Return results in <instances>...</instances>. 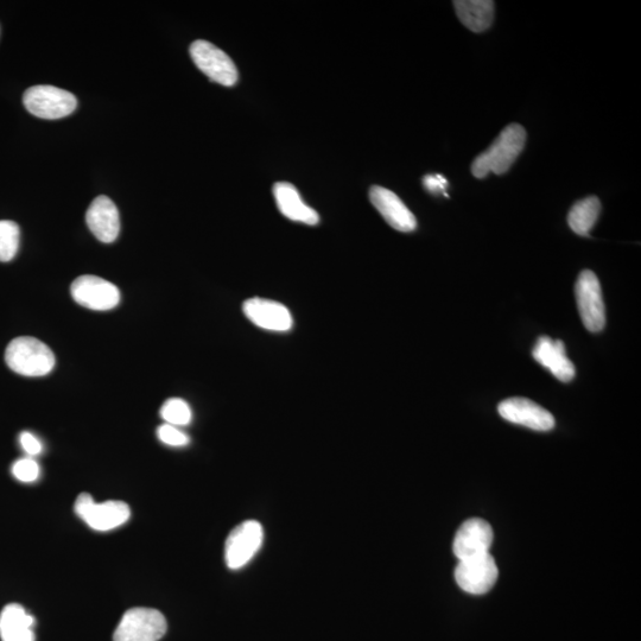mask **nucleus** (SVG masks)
Segmentation results:
<instances>
[{"instance_id": "1", "label": "nucleus", "mask_w": 641, "mask_h": 641, "mask_svg": "<svg viewBox=\"0 0 641 641\" xmlns=\"http://www.w3.org/2000/svg\"><path fill=\"white\" fill-rule=\"evenodd\" d=\"M526 131L523 126L511 124L507 126L484 154L475 158L472 173L478 179H485L488 174L503 175L516 162L520 152L524 150Z\"/></svg>"}, {"instance_id": "2", "label": "nucleus", "mask_w": 641, "mask_h": 641, "mask_svg": "<svg viewBox=\"0 0 641 641\" xmlns=\"http://www.w3.org/2000/svg\"><path fill=\"white\" fill-rule=\"evenodd\" d=\"M5 361L10 370L24 377H44L55 367L52 349L31 336L12 340L6 348Z\"/></svg>"}, {"instance_id": "3", "label": "nucleus", "mask_w": 641, "mask_h": 641, "mask_svg": "<svg viewBox=\"0 0 641 641\" xmlns=\"http://www.w3.org/2000/svg\"><path fill=\"white\" fill-rule=\"evenodd\" d=\"M23 104L35 117L56 120L68 117L78 106L75 95L55 86L40 85L28 88Z\"/></svg>"}, {"instance_id": "4", "label": "nucleus", "mask_w": 641, "mask_h": 641, "mask_svg": "<svg viewBox=\"0 0 641 641\" xmlns=\"http://www.w3.org/2000/svg\"><path fill=\"white\" fill-rule=\"evenodd\" d=\"M167 620L161 612L152 608H132L124 614L114 641H158L167 632Z\"/></svg>"}, {"instance_id": "5", "label": "nucleus", "mask_w": 641, "mask_h": 641, "mask_svg": "<svg viewBox=\"0 0 641 641\" xmlns=\"http://www.w3.org/2000/svg\"><path fill=\"white\" fill-rule=\"evenodd\" d=\"M74 510L91 529L103 532L119 528L131 517L130 507L124 501L97 504L88 493L79 495Z\"/></svg>"}, {"instance_id": "6", "label": "nucleus", "mask_w": 641, "mask_h": 641, "mask_svg": "<svg viewBox=\"0 0 641 641\" xmlns=\"http://www.w3.org/2000/svg\"><path fill=\"white\" fill-rule=\"evenodd\" d=\"M575 294L583 325L589 332H601L606 326V308L599 278L593 271L581 272L576 282Z\"/></svg>"}, {"instance_id": "7", "label": "nucleus", "mask_w": 641, "mask_h": 641, "mask_svg": "<svg viewBox=\"0 0 641 641\" xmlns=\"http://www.w3.org/2000/svg\"><path fill=\"white\" fill-rule=\"evenodd\" d=\"M189 52L196 67L209 79L226 87L237 84L239 74L236 63L213 43L202 40L195 41L190 46Z\"/></svg>"}, {"instance_id": "8", "label": "nucleus", "mask_w": 641, "mask_h": 641, "mask_svg": "<svg viewBox=\"0 0 641 641\" xmlns=\"http://www.w3.org/2000/svg\"><path fill=\"white\" fill-rule=\"evenodd\" d=\"M264 541L263 526L257 520H246L233 529L225 544V561L232 570L244 568L257 555Z\"/></svg>"}, {"instance_id": "9", "label": "nucleus", "mask_w": 641, "mask_h": 641, "mask_svg": "<svg viewBox=\"0 0 641 641\" xmlns=\"http://www.w3.org/2000/svg\"><path fill=\"white\" fill-rule=\"evenodd\" d=\"M499 570L490 552L459 561L455 580L462 590L473 595L490 592L497 582Z\"/></svg>"}, {"instance_id": "10", "label": "nucleus", "mask_w": 641, "mask_h": 641, "mask_svg": "<svg viewBox=\"0 0 641 641\" xmlns=\"http://www.w3.org/2000/svg\"><path fill=\"white\" fill-rule=\"evenodd\" d=\"M71 294L80 306L106 312L120 303V291L113 283L97 276H81L72 283Z\"/></svg>"}, {"instance_id": "11", "label": "nucleus", "mask_w": 641, "mask_h": 641, "mask_svg": "<svg viewBox=\"0 0 641 641\" xmlns=\"http://www.w3.org/2000/svg\"><path fill=\"white\" fill-rule=\"evenodd\" d=\"M494 539L492 526L484 519L473 518L466 520L460 526L454 539V555L459 561L480 556L490 552Z\"/></svg>"}, {"instance_id": "12", "label": "nucleus", "mask_w": 641, "mask_h": 641, "mask_svg": "<svg viewBox=\"0 0 641 641\" xmlns=\"http://www.w3.org/2000/svg\"><path fill=\"white\" fill-rule=\"evenodd\" d=\"M498 411L504 420L533 430L549 431L555 428L554 416L530 399L519 397L506 399L499 404Z\"/></svg>"}, {"instance_id": "13", "label": "nucleus", "mask_w": 641, "mask_h": 641, "mask_svg": "<svg viewBox=\"0 0 641 641\" xmlns=\"http://www.w3.org/2000/svg\"><path fill=\"white\" fill-rule=\"evenodd\" d=\"M243 310L253 325L270 332H288L294 325L289 309L276 301L250 298L244 303Z\"/></svg>"}, {"instance_id": "14", "label": "nucleus", "mask_w": 641, "mask_h": 641, "mask_svg": "<svg viewBox=\"0 0 641 641\" xmlns=\"http://www.w3.org/2000/svg\"><path fill=\"white\" fill-rule=\"evenodd\" d=\"M373 206L383 215L387 224L399 232H412L417 228V220L399 196L391 190L374 186L370 190Z\"/></svg>"}, {"instance_id": "15", "label": "nucleus", "mask_w": 641, "mask_h": 641, "mask_svg": "<svg viewBox=\"0 0 641 641\" xmlns=\"http://www.w3.org/2000/svg\"><path fill=\"white\" fill-rule=\"evenodd\" d=\"M88 228L101 243L111 244L120 232L119 211L114 202L105 195L98 196L86 213Z\"/></svg>"}, {"instance_id": "16", "label": "nucleus", "mask_w": 641, "mask_h": 641, "mask_svg": "<svg viewBox=\"0 0 641 641\" xmlns=\"http://www.w3.org/2000/svg\"><path fill=\"white\" fill-rule=\"evenodd\" d=\"M532 355L537 363L547 368L561 382L569 383L574 379L575 366L567 357L563 341L542 336L533 348Z\"/></svg>"}, {"instance_id": "17", "label": "nucleus", "mask_w": 641, "mask_h": 641, "mask_svg": "<svg viewBox=\"0 0 641 641\" xmlns=\"http://www.w3.org/2000/svg\"><path fill=\"white\" fill-rule=\"evenodd\" d=\"M274 195L278 209L285 218L302 222V224L306 225L314 226L319 224V214L302 200L294 184L287 182L276 183Z\"/></svg>"}, {"instance_id": "18", "label": "nucleus", "mask_w": 641, "mask_h": 641, "mask_svg": "<svg viewBox=\"0 0 641 641\" xmlns=\"http://www.w3.org/2000/svg\"><path fill=\"white\" fill-rule=\"evenodd\" d=\"M35 618L21 605L11 604L0 613L2 641H35Z\"/></svg>"}, {"instance_id": "19", "label": "nucleus", "mask_w": 641, "mask_h": 641, "mask_svg": "<svg viewBox=\"0 0 641 641\" xmlns=\"http://www.w3.org/2000/svg\"><path fill=\"white\" fill-rule=\"evenodd\" d=\"M456 15L473 33H484L494 19V3L491 0H458L454 2Z\"/></svg>"}, {"instance_id": "20", "label": "nucleus", "mask_w": 641, "mask_h": 641, "mask_svg": "<svg viewBox=\"0 0 641 641\" xmlns=\"http://www.w3.org/2000/svg\"><path fill=\"white\" fill-rule=\"evenodd\" d=\"M600 212L601 203L595 196H589V198L575 203L570 209L568 217L571 230L579 236H588L598 221Z\"/></svg>"}, {"instance_id": "21", "label": "nucleus", "mask_w": 641, "mask_h": 641, "mask_svg": "<svg viewBox=\"0 0 641 641\" xmlns=\"http://www.w3.org/2000/svg\"><path fill=\"white\" fill-rule=\"evenodd\" d=\"M21 230L14 221H0V262H11L17 255Z\"/></svg>"}, {"instance_id": "22", "label": "nucleus", "mask_w": 641, "mask_h": 641, "mask_svg": "<svg viewBox=\"0 0 641 641\" xmlns=\"http://www.w3.org/2000/svg\"><path fill=\"white\" fill-rule=\"evenodd\" d=\"M164 422L174 427H184L192 422L193 412L186 401L181 398H171L165 402L161 409Z\"/></svg>"}, {"instance_id": "23", "label": "nucleus", "mask_w": 641, "mask_h": 641, "mask_svg": "<svg viewBox=\"0 0 641 641\" xmlns=\"http://www.w3.org/2000/svg\"><path fill=\"white\" fill-rule=\"evenodd\" d=\"M41 469L38 463L31 458H24L18 460L12 466V474L14 477L25 484L35 482L40 477Z\"/></svg>"}, {"instance_id": "24", "label": "nucleus", "mask_w": 641, "mask_h": 641, "mask_svg": "<svg viewBox=\"0 0 641 641\" xmlns=\"http://www.w3.org/2000/svg\"><path fill=\"white\" fill-rule=\"evenodd\" d=\"M158 439L170 447H186L189 444V437L182 430L174 425L163 424L157 430Z\"/></svg>"}, {"instance_id": "25", "label": "nucleus", "mask_w": 641, "mask_h": 641, "mask_svg": "<svg viewBox=\"0 0 641 641\" xmlns=\"http://www.w3.org/2000/svg\"><path fill=\"white\" fill-rule=\"evenodd\" d=\"M19 443H21L24 452L29 456L41 454L43 449L41 441L34 434L28 433V431H24L19 436Z\"/></svg>"}, {"instance_id": "26", "label": "nucleus", "mask_w": 641, "mask_h": 641, "mask_svg": "<svg viewBox=\"0 0 641 641\" xmlns=\"http://www.w3.org/2000/svg\"><path fill=\"white\" fill-rule=\"evenodd\" d=\"M423 184L431 194H439L446 190L448 181L442 175H427L423 179Z\"/></svg>"}]
</instances>
